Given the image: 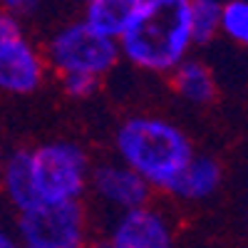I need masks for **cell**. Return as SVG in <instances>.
<instances>
[{
  "mask_svg": "<svg viewBox=\"0 0 248 248\" xmlns=\"http://www.w3.org/2000/svg\"><path fill=\"white\" fill-rule=\"evenodd\" d=\"M75 3H82V5H87V3H90V0H75Z\"/></svg>",
  "mask_w": 248,
  "mask_h": 248,
  "instance_id": "obj_18",
  "label": "cell"
},
{
  "mask_svg": "<svg viewBox=\"0 0 248 248\" xmlns=\"http://www.w3.org/2000/svg\"><path fill=\"white\" fill-rule=\"evenodd\" d=\"M221 0H191V30L194 43H209L221 32Z\"/></svg>",
  "mask_w": 248,
  "mask_h": 248,
  "instance_id": "obj_12",
  "label": "cell"
},
{
  "mask_svg": "<svg viewBox=\"0 0 248 248\" xmlns=\"http://www.w3.org/2000/svg\"><path fill=\"white\" fill-rule=\"evenodd\" d=\"M99 82L102 79L90 75H65L60 77V87L70 99H90L99 90Z\"/></svg>",
  "mask_w": 248,
  "mask_h": 248,
  "instance_id": "obj_14",
  "label": "cell"
},
{
  "mask_svg": "<svg viewBox=\"0 0 248 248\" xmlns=\"http://www.w3.org/2000/svg\"><path fill=\"white\" fill-rule=\"evenodd\" d=\"M114 152L154 191L167 194L191 161L194 144L176 122L156 114H134L114 132Z\"/></svg>",
  "mask_w": 248,
  "mask_h": 248,
  "instance_id": "obj_2",
  "label": "cell"
},
{
  "mask_svg": "<svg viewBox=\"0 0 248 248\" xmlns=\"http://www.w3.org/2000/svg\"><path fill=\"white\" fill-rule=\"evenodd\" d=\"M17 241L35 248H87L92 226L82 201L40 203L17 214Z\"/></svg>",
  "mask_w": 248,
  "mask_h": 248,
  "instance_id": "obj_5",
  "label": "cell"
},
{
  "mask_svg": "<svg viewBox=\"0 0 248 248\" xmlns=\"http://www.w3.org/2000/svg\"><path fill=\"white\" fill-rule=\"evenodd\" d=\"M47 60L30 37L15 35L0 43V92L10 97L35 94L45 82Z\"/></svg>",
  "mask_w": 248,
  "mask_h": 248,
  "instance_id": "obj_8",
  "label": "cell"
},
{
  "mask_svg": "<svg viewBox=\"0 0 248 248\" xmlns=\"http://www.w3.org/2000/svg\"><path fill=\"white\" fill-rule=\"evenodd\" d=\"M43 52L47 60V70H52L57 77L90 75L102 79L122 60L117 40L102 37L82 20L57 28L47 37Z\"/></svg>",
  "mask_w": 248,
  "mask_h": 248,
  "instance_id": "obj_4",
  "label": "cell"
},
{
  "mask_svg": "<svg viewBox=\"0 0 248 248\" xmlns=\"http://www.w3.org/2000/svg\"><path fill=\"white\" fill-rule=\"evenodd\" d=\"M20 248H35V246H25V243H20Z\"/></svg>",
  "mask_w": 248,
  "mask_h": 248,
  "instance_id": "obj_19",
  "label": "cell"
},
{
  "mask_svg": "<svg viewBox=\"0 0 248 248\" xmlns=\"http://www.w3.org/2000/svg\"><path fill=\"white\" fill-rule=\"evenodd\" d=\"M87 191H92V196L117 216L152 203L154 196L152 186L119 159H105L99 164H92Z\"/></svg>",
  "mask_w": 248,
  "mask_h": 248,
  "instance_id": "obj_7",
  "label": "cell"
},
{
  "mask_svg": "<svg viewBox=\"0 0 248 248\" xmlns=\"http://www.w3.org/2000/svg\"><path fill=\"white\" fill-rule=\"evenodd\" d=\"M0 248H20V241L13 231H8L5 226H0Z\"/></svg>",
  "mask_w": 248,
  "mask_h": 248,
  "instance_id": "obj_17",
  "label": "cell"
},
{
  "mask_svg": "<svg viewBox=\"0 0 248 248\" xmlns=\"http://www.w3.org/2000/svg\"><path fill=\"white\" fill-rule=\"evenodd\" d=\"M117 45L132 67L149 75H171L196 45L191 0H144Z\"/></svg>",
  "mask_w": 248,
  "mask_h": 248,
  "instance_id": "obj_1",
  "label": "cell"
},
{
  "mask_svg": "<svg viewBox=\"0 0 248 248\" xmlns=\"http://www.w3.org/2000/svg\"><path fill=\"white\" fill-rule=\"evenodd\" d=\"M0 164H3V161H0Z\"/></svg>",
  "mask_w": 248,
  "mask_h": 248,
  "instance_id": "obj_20",
  "label": "cell"
},
{
  "mask_svg": "<svg viewBox=\"0 0 248 248\" xmlns=\"http://www.w3.org/2000/svg\"><path fill=\"white\" fill-rule=\"evenodd\" d=\"M221 179H223L221 164L214 156L194 154L191 161L184 167V171L176 176V181L171 184V189L167 194L174 196L176 201H184V203H199V201L211 199L218 191Z\"/></svg>",
  "mask_w": 248,
  "mask_h": 248,
  "instance_id": "obj_9",
  "label": "cell"
},
{
  "mask_svg": "<svg viewBox=\"0 0 248 248\" xmlns=\"http://www.w3.org/2000/svg\"><path fill=\"white\" fill-rule=\"evenodd\" d=\"M221 32L233 40L236 45L248 47V0H231L223 3Z\"/></svg>",
  "mask_w": 248,
  "mask_h": 248,
  "instance_id": "obj_13",
  "label": "cell"
},
{
  "mask_svg": "<svg viewBox=\"0 0 248 248\" xmlns=\"http://www.w3.org/2000/svg\"><path fill=\"white\" fill-rule=\"evenodd\" d=\"M169 77H171V87H174L176 97L194 107H203L209 102H214V97L218 92L214 70L194 57L184 60Z\"/></svg>",
  "mask_w": 248,
  "mask_h": 248,
  "instance_id": "obj_11",
  "label": "cell"
},
{
  "mask_svg": "<svg viewBox=\"0 0 248 248\" xmlns=\"http://www.w3.org/2000/svg\"><path fill=\"white\" fill-rule=\"evenodd\" d=\"M40 5V0H0V10H5L15 17H25L32 15Z\"/></svg>",
  "mask_w": 248,
  "mask_h": 248,
  "instance_id": "obj_15",
  "label": "cell"
},
{
  "mask_svg": "<svg viewBox=\"0 0 248 248\" xmlns=\"http://www.w3.org/2000/svg\"><path fill=\"white\" fill-rule=\"evenodd\" d=\"M97 248H176V229L167 211L147 203L114 216Z\"/></svg>",
  "mask_w": 248,
  "mask_h": 248,
  "instance_id": "obj_6",
  "label": "cell"
},
{
  "mask_svg": "<svg viewBox=\"0 0 248 248\" xmlns=\"http://www.w3.org/2000/svg\"><path fill=\"white\" fill-rule=\"evenodd\" d=\"M15 35H23V23H20V17L0 10V43L15 37Z\"/></svg>",
  "mask_w": 248,
  "mask_h": 248,
  "instance_id": "obj_16",
  "label": "cell"
},
{
  "mask_svg": "<svg viewBox=\"0 0 248 248\" xmlns=\"http://www.w3.org/2000/svg\"><path fill=\"white\" fill-rule=\"evenodd\" d=\"M141 3L144 0H90L85 5L82 23H87L102 37L119 40L137 17Z\"/></svg>",
  "mask_w": 248,
  "mask_h": 248,
  "instance_id": "obj_10",
  "label": "cell"
},
{
  "mask_svg": "<svg viewBox=\"0 0 248 248\" xmlns=\"http://www.w3.org/2000/svg\"><path fill=\"white\" fill-rule=\"evenodd\" d=\"M25 164L35 206L82 201L90 189L92 161L77 141L55 139L25 149Z\"/></svg>",
  "mask_w": 248,
  "mask_h": 248,
  "instance_id": "obj_3",
  "label": "cell"
}]
</instances>
